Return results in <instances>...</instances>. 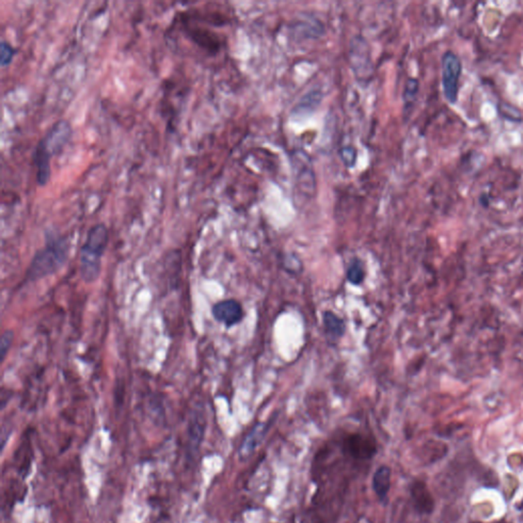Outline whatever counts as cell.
Wrapping results in <instances>:
<instances>
[{
  "label": "cell",
  "mask_w": 523,
  "mask_h": 523,
  "mask_svg": "<svg viewBox=\"0 0 523 523\" xmlns=\"http://www.w3.org/2000/svg\"><path fill=\"white\" fill-rule=\"evenodd\" d=\"M68 255L69 244L65 237L47 234L46 244L36 252L26 272V280L34 282L56 273L66 264Z\"/></svg>",
  "instance_id": "cell-1"
},
{
  "label": "cell",
  "mask_w": 523,
  "mask_h": 523,
  "mask_svg": "<svg viewBox=\"0 0 523 523\" xmlns=\"http://www.w3.org/2000/svg\"><path fill=\"white\" fill-rule=\"evenodd\" d=\"M109 243V230L105 224L94 225L88 231L85 243L81 248L80 273L87 283L94 282L99 277L101 259Z\"/></svg>",
  "instance_id": "cell-2"
},
{
  "label": "cell",
  "mask_w": 523,
  "mask_h": 523,
  "mask_svg": "<svg viewBox=\"0 0 523 523\" xmlns=\"http://www.w3.org/2000/svg\"><path fill=\"white\" fill-rule=\"evenodd\" d=\"M461 72L460 58L453 51H447L442 58V84L445 96L449 103L457 101Z\"/></svg>",
  "instance_id": "cell-3"
},
{
  "label": "cell",
  "mask_w": 523,
  "mask_h": 523,
  "mask_svg": "<svg viewBox=\"0 0 523 523\" xmlns=\"http://www.w3.org/2000/svg\"><path fill=\"white\" fill-rule=\"evenodd\" d=\"M73 136V129L70 122L60 120L49 128L44 136L41 138L45 148L53 155H58L70 142Z\"/></svg>",
  "instance_id": "cell-4"
},
{
  "label": "cell",
  "mask_w": 523,
  "mask_h": 523,
  "mask_svg": "<svg viewBox=\"0 0 523 523\" xmlns=\"http://www.w3.org/2000/svg\"><path fill=\"white\" fill-rule=\"evenodd\" d=\"M343 452L355 459H371L375 455V443L371 438L361 434H353L348 436L343 440Z\"/></svg>",
  "instance_id": "cell-5"
},
{
  "label": "cell",
  "mask_w": 523,
  "mask_h": 523,
  "mask_svg": "<svg viewBox=\"0 0 523 523\" xmlns=\"http://www.w3.org/2000/svg\"><path fill=\"white\" fill-rule=\"evenodd\" d=\"M212 314L216 321L224 324L227 328H230L243 320V309L237 300H225L214 305Z\"/></svg>",
  "instance_id": "cell-6"
},
{
  "label": "cell",
  "mask_w": 523,
  "mask_h": 523,
  "mask_svg": "<svg viewBox=\"0 0 523 523\" xmlns=\"http://www.w3.org/2000/svg\"><path fill=\"white\" fill-rule=\"evenodd\" d=\"M53 155L45 148L42 140H39L33 151V163L36 168V181L39 187H45L51 180V161Z\"/></svg>",
  "instance_id": "cell-7"
},
{
  "label": "cell",
  "mask_w": 523,
  "mask_h": 523,
  "mask_svg": "<svg viewBox=\"0 0 523 523\" xmlns=\"http://www.w3.org/2000/svg\"><path fill=\"white\" fill-rule=\"evenodd\" d=\"M413 506L420 514H430L434 509V500L427 486L421 481H415L410 488Z\"/></svg>",
  "instance_id": "cell-8"
},
{
  "label": "cell",
  "mask_w": 523,
  "mask_h": 523,
  "mask_svg": "<svg viewBox=\"0 0 523 523\" xmlns=\"http://www.w3.org/2000/svg\"><path fill=\"white\" fill-rule=\"evenodd\" d=\"M323 320L324 334L332 341H338L345 334V323L341 317L334 312L326 311L322 316Z\"/></svg>",
  "instance_id": "cell-9"
},
{
  "label": "cell",
  "mask_w": 523,
  "mask_h": 523,
  "mask_svg": "<svg viewBox=\"0 0 523 523\" xmlns=\"http://www.w3.org/2000/svg\"><path fill=\"white\" fill-rule=\"evenodd\" d=\"M391 479H392V471L388 466H380L374 472L372 488L380 501H384L388 498L391 488Z\"/></svg>",
  "instance_id": "cell-10"
},
{
  "label": "cell",
  "mask_w": 523,
  "mask_h": 523,
  "mask_svg": "<svg viewBox=\"0 0 523 523\" xmlns=\"http://www.w3.org/2000/svg\"><path fill=\"white\" fill-rule=\"evenodd\" d=\"M266 432H267V425H265V423L257 425L252 429V431L244 438L241 449H239L241 457L246 458L254 453L255 449L260 446L264 438H265Z\"/></svg>",
  "instance_id": "cell-11"
},
{
  "label": "cell",
  "mask_w": 523,
  "mask_h": 523,
  "mask_svg": "<svg viewBox=\"0 0 523 523\" xmlns=\"http://www.w3.org/2000/svg\"><path fill=\"white\" fill-rule=\"evenodd\" d=\"M347 280L351 284L360 285L365 280L364 265L359 259H354L347 270Z\"/></svg>",
  "instance_id": "cell-12"
},
{
  "label": "cell",
  "mask_w": 523,
  "mask_h": 523,
  "mask_svg": "<svg viewBox=\"0 0 523 523\" xmlns=\"http://www.w3.org/2000/svg\"><path fill=\"white\" fill-rule=\"evenodd\" d=\"M16 53L17 49L8 41H1V43H0V55H1L0 64H1L2 68H6V67L12 64Z\"/></svg>",
  "instance_id": "cell-13"
},
{
  "label": "cell",
  "mask_w": 523,
  "mask_h": 523,
  "mask_svg": "<svg viewBox=\"0 0 523 523\" xmlns=\"http://www.w3.org/2000/svg\"><path fill=\"white\" fill-rule=\"evenodd\" d=\"M419 83L416 79H409L404 89V103L406 108H411L418 94Z\"/></svg>",
  "instance_id": "cell-14"
},
{
  "label": "cell",
  "mask_w": 523,
  "mask_h": 523,
  "mask_svg": "<svg viewBox=\"0 0 523 523\" xmlns=\"http://www.w3.org/2000/svg\"><path fill=\"white\" fill-rule=\"evenodd\" d=\"M14 339L15 334L12 330H6V332L2 334L1 339H0V357H1V363H3L4 360H6L10 348H12V343H14Z\"/></svg>",
  "instance_id": "cell-15"
},
{
  "label": "cell",
  "mask_w": 523,
  "mask_h": 523,
  "mask_svg": "<svg viewBox=\"0 0 523 523\" xmlns=\"http://www.w3.org/2000/svg\"><path fill=\"white\" fill-rule=\"evenodd\" d=\"M190 443L192 444L194 448H196L198 445L200 444L203 438V432H204V427L198 422V419L192 423L191 429H190Z\"/></svg>",
  "instance_id": "cell-16"
},
{
  "label": "cell",
  "mask_w": 523,
  "mask_h": 523,
  "mask_svg": "<svg viewBox=\"0 0 523 523\" xmlns=\"http://www.w3.org/2000/svg\"><path fill=\"white\" fill-rule=\"evenodd\" d=\"M341 159L345 162V165L350 166L355 162L356 151L353 148H345L341 151Z\"/></svg>",
  "instance_id": "cell-17"
}]
</instances>
